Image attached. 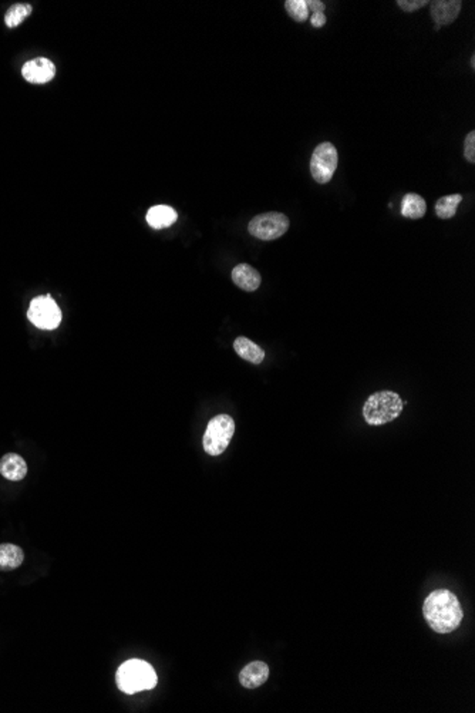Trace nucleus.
I'll return each instance as SVG.
<instances>
[{
  "label": "nucleus",
  "instance_id": "obj_1",
  "mask_svg": "<svg viewBox=\"0 0 475 713\" xmlns=\"http://www.w3.org/2000/svg\"><path fill=\"white\" fill-rule=\"evenodd\" d=\"M423 614L429 627L437 634L456 631L464 618L459 598L449 590L433 591L424 601Z\"/></svg>",
  "mask_w": 475,
  "mask_h": 713
},
{
  "label": "nucleus",
  "instance_id": "obj_2",
  "mask_svg": "<svg viewBox=\"0 0 475 713\" xmlns=\"http://www.w3.org/2000/svg\"><path fill=\"white\" fill-rule=\"evenodd\" d=\"M158 677L155 670L145 661L130 660L120 665L115 674L117 688L127 694L134 695L141 691H151L157 687Z\"/></svg>",
  "mask_w": 475,
  "mask_h": 713
},
{
  "label": "nucleus",
  "instance_id": "obj_3",
  "mask_svg": "<svg viewBox=\"0 0 475 713\" xmlns=\"http://www.w3.org/2000/svg\"><path fill=\"white\" fill-rule=\"evenodd\" d=\"M404 407L402 397L392 390H383L372 395L365 406L363 416L365 420L372 426H382L397 419Z\"/></svg>",
  "mask_w": 475,
  "mask_h": 713
},
{
  "label": "nucleus",
  "instance_id": "obj_4",
  "mask_svg": "<svg viewBox=\"0 0 475 713\" xmlns=\"http://www.w3.org/2000/svg\"><path fill=\"white\" fill-rule=\"evenodd\" d=\"M235 433V422L229 415H218L212 417L202 437V446L209 456L222 454Z\"/></svg>",
  "mask_w": 475,
  "mask_h": 713
},
{
  "label": "nucleus",
  "instance_id": "obj_5",
  "mask_svg": "<svg viewBox=\"0 0 475 713\" xmlns=\"http://www.w3.org/2000/svg\"><path fill=\"white\" fill-rule=\"evenodd\" d=\"M289 229V218L282 212H265L251 219L248 231L258 239L273 241Z\"/></svg>",
  "mask_w": 475,
  "mask_h": 713
},
{
  "label": "nucleus",
  "instance_id": "obj_6",
  "mask_svg": "<svg viewBox=\"0 0 475 713\" xmlns=\"http://www.w3.org/2000/svg\"><path fill=\"white\" fill-rule=\"evenodd\" d=\"M27 319L38 329L53 331L58 328L61 322V311L53 301L51 295L47 293L46 296H37L30 302Z\"/></svg>",
  "mask_w": 475,
  "mask_h": 713
},
{
  "label": "nucleus",
  "instance_id": "obj_7",
  "mask_svg": "<svg viewBox=\"0 0 475 713\" xmlns=\"http://www.w3.org/2000/svg\"><path fill=\"white\" fill-rule=\"evenodd\" d=\"M339 154L332 142L319 144L310 158V172L316 182L328 184L338 168Z\"/></svg>",
  "mask_w": 475,
  "mask_h": 713
},
{
  "label": "nucleus",
  "instance_id": "obj_8",
  "mask_svg": "<svg viewBox=\"0 0 475 713\" xmlns=\"http://www.w3.org/2000/svg\"><path fill=\"white\" fill-rule=\"evenodd\" d=\"M21 76L31 84H46L54 78L56 66L46 57L31 58L23 64Z\"/></svg>",
  "mask_w": 475,
  "mask_h": 713
},
{
  "label": "nucleus",
  "instance_id": "obj_9",
  "mask_svg": "<svg viewBox=\"0 0 475 713\" xmlns=\"http://www.w3.org/2000/svg\"><path fill=\"white\" fill-rule=\"evenodd\" d=\"M269 678V667L262 661L248 664L239 672V682L246 689H256L262 687Z\"/></svg>",
  "mask_w": 475,
  "mask_h": 713
},
{
  "label": "nucleus",
  "instance_id": "obj_10",
  "mask_svg": "<svg viewBox=\"0 0 475 713\" xmlns=\"http://www.w3.org/2000/svg\"><path fill=\"white\" fill-rule=\"evenodd\" d=\"M460 0H436L432 3V17L436 26L451 24L461 11Z\"/></svg>",
  "mask_w": 475,
  "mask_h": 713
},
{
  "label": "nucleus",
  "instance_id": "obj_11",
  "mask_svg": "<svg viewBox=\"0 0 475 713\" xmlns=\"http://www.w3.org/2000/svg\"><path fill=\"white\" fill-rule=\"evenodd\" d=\"M232 281L239 289L246 292H255L261 286L262 278L254 266L248 264H239L232 271Z\"/></svg>",
  "mask_w": 475,
  "mask_h": 713
},
{
  "label": "nucleus",
  "instance_id": "obj_12",
  "mask_svg": "<svg viewBox=\"0 0 475 713\" xmlns=\"http://www.w3.org/2000/svg\"><path fill=\"white\" fill-rule=\"evenodd\" d=\"M0 474L10 482H20L27 474V464L16 453H7L0 460Z\"/></svg>",
  "mask_w": 475,
  "mask_h": 713
},
{
  "label": "nucleus",
  "instance_id": "obj_13",
  "mask_svg": "<svg viewBox=\"0 0 475 713\" xmlns=\"http://www.w3.org/2000/svg\"><path fill=\"white\" fill-rule=\"evenodd\" d=\"M147 222L152 229H164L175 224L178 219V214L174 208L168 205H155L151 207L147 212Z\"/></svg>",
  "mask_w": 475,
  "mask_h": 713
},
{
  "label": "nucleus",
  "instance_id": "obj_14",
  "mask_svg": "<svg viewBox=\"0 0 475 713\" xmlns=\"http://www.w3.org/2000/svg\"><path fill=\"white\" fill-rule=\"evenodd\" d=\"M234 349L239 358H242L244 360L251 362L254 365H261L265 359V350L244 336H239L235 339Z\"/></svg>",
  "mask_w": 475,
  "mask_h": 713
},
{
  "label": "nucleus",
  "instance_id": "obj_15",
  "mask_svg": "<svg viewBox=\"0 0 475 713\" xmlns=\"http://www.w3.org/2000/svg\"><path fill=\"white\" fill-rule=\"evenodd\" d=\"M24 561V553L14 544H0V571L19 568Z\"/></svg>",
  "mask_w": 475,
  "mask_h": 713
},
{
  "label": "nucleus",
  "instance_id": "obj_16",
  "mask_svg": "<svg viewBox=\"0 0 475 713\" xmlns=\"http://www.w3.org/2000/svg\"><path fill=\"white\" fill-rule=\"evenodd\" d=\"M427 204L426 199L414 192L404 195L402 201V215L410 219H420L426 215Z\"/></svg>",
  "mask_w": 475,
  "mask_h": 713
},
{
  "label": "nucleus",
  "instance_id": "obj_17",
  "mask_svg": "<svg viewBox=\"0 0 475 713\" xmlns=\"http://www.w3.org/2000/svg\"><path fill=\"white\" fill-rule=\"evenodd\" d=\"M31 11H33L31 4H28V3H16L11 7H9V10L6 11V14H4V23H6L7 27L14 28L19 24H21L31 14Z\"/></svg>",
  "mask_w": 475,
  "mask_h": 713
},
{
  "label": "nucleus",
  "instance_id": "obj_18",
  "mask_svg": "<svg viewBox=\"0 0 475 713\" xmlns=\"http://www.w3.org/2000/svg\"><path fill=\"white\" fill-rule=\"evenodd\" d=\"M463 201V197L460 194H454V195H446V197H442L439 198V201L436 202V214L439 218L442 219H450L456 215L457 212V208L460 205V202Z\"/></svg>",
  "mask_w": 475,
  "mask_h": 713
},
{
  "label": "nucleus",
  "instance_id": "obj_19",
  "mask_svg": "<svg viewBox=\"0 0 475 713\" xmlns=\"http://www.w3.org/2000/svg\"><path fill=\"white\" fill-rule=\"evenodd\" d=\"M285 9L295 21L302 23L306 21L309 17V9L306 0H286Z\"/></svg>",
  "mask_w": 475,
  "mask_h": 713
},
{
  "label": "nucleus",
  "instance_id": "obj_20",
  "mask_svg": "<svg viewBox=\"0 0 475 713\" xmlns=\"http://www.w3.org/2000/svg\"><path fill=\"white\" fill-rule=\"evenodd\" d=\"M464 157L469 162H475V131H470L464 141Z\"/></svg>",
  "mask_w": 475,
  "mask_h": 713
},
{
  "label": "nucleus",
  "instance_id": "obj_21",
  "mask_svg": "<svg viewBox=\"0 0 475 713\" xmlns=\"http://www.w3.org/2000/svg\"><path fill=\"white\" fill-rule=\"evenodd\" d=\"M397 4L404 11H414V10H419V9L424 7L426 4H430V1H427V0H399Z\"/></svg>",
  "mask_w": 475,
  "mask_h": 713
},
{
  "label": "nucleus",
  "instance_id": "obj_22",
  "mask_svg": "<svg viewBox=\"0 0 475 713\" xmlns=\"http://www.w3.org/2000/svg\"><path fill=\"white\" fill-rule=\"evenodd\" d=\"M308 3V9L309 11H313V13H325V3L320 1V0H306Z\"/></svg>",
  "mask_w": 475,
  "mask_h": 713
},
{
  "label": "nucleus",
  "instance_id": "obj_23",
  "mask_svg": "<svg viewBox=\"0 0 475 713\" xmlns=\"http://www.w3.org/2000/svg\"><path fill=\"white\" fill-rule=\"evenodd\" d=\"M310 23L313 27L319 28V27H323L326 24V16L325 13H313L310 16Z\"/></svg>",
  "mask_w": 475,
  "mask_h": 713
},
{
  "label": "nucleus",
  "instance_id": "obj_24",
  "mask_svg": "<svg viewBox=\"0 0 475 713\" xmlns=\"http://www.w3.org/2000/svg\"><path fill=\"white\" fill-rule=\"evenodd\" d=\"M471 66H473V67H475V56H473V57H471Z\"/></svg>",
  "mask_w": 475,
  "mask_h": 713
}]
</instances>
